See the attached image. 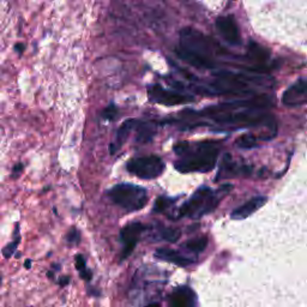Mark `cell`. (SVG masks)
I'll return each mask as SVG.
<instances>
[{
    "mask_svg": "<svg viewBox=\"0 0 307 307\" xmlns=\"http://www.w3.org/2000/svg\"><path fill=\"white\" fill-rule=\"evenodd\" d=\"M272 102L267 95H254L245 100L228 101L224 104L210 106L202 111L182 112V119H194L187 126V129H194L196 126H227L231 130L247 127H264L277 131V126L272 115L268 112Z\"/></svg>",
    "mask_w": 307,
    "mask_h": 307,
    "instance_id": "6da1fadb",
    "label": "cell"
},
{
    "mask_svg": "<svg viewBox=\"0 0 307 307\" xmlns=\"http://www.w3.org/2000/svg\"><path fill=\"white\" fill-rule=\"evenodd\" d=\"M233 72L229 70H218L214 72L215 80L206 85L191 84V89L196 93L217 96V95H234V96H250L255 94V88L269 85L268 77L262 73Z\"/></svg>",
    "mask_w": 307,
    "mask_h": 307,
    "instance_id": "7a4b0ae2",
    "label": "cell"
},
{
    "mask_svg": "<svg viewBox=\"0 0 307 307\" xmlns=\"http://www.w3.org/2000/svg\"><path fill=\"white\" fill-rule=\"evenodd\" d=\"M175 52L180 59L197 69H215V57L228 54L213 39L193 28L180 32V46Z\"/></svg>",
    "mask_w": 307,
    "mask_h": 307,
    "instance_id": "3957f363",
    "label": "cell"
},
{
    "mask_svg": "<svg viewBox=\"0 0 307 307\" xmlns=\"http://www.w3.org/2000/svg\"><path fill=\"white\" fill-rule=\"evenodd\" d=\"M174 152L178 159L174 162V168L178 172L189 173H208L216 166L220 156L221 142H179L174 145Z\"/></svg>",
    "mask_w": 307,
    "mask_h": 307,
    "instance_id": "277c9868",
    "label": "cell"
},
{
    "mask_svg": "<svg viewBox=\"0 0 307 307\" xmlns=\"http://www.w3.org/2000/svg\"><path fill=\"white\" fill-rule=\"evenodd\" d=\"M232 190V185L221 186L218 190H213L208 186H202L194 192L190 199H187L179 208L178 215L174 218L189 217L192 220H199L206 215L213 213L220 204L221 200Z\"/></svg>",
    "mask_w": 307,
    "mask_h": 307,
    "instance_id": "5b68a950",
    "label": "cell"
},
{
    "mask_svg": "<svg viewBox=\"0 0 307 307\" xmlns=\"http://www.w3.org/2000/svg\"><path fill=\"white\" fill-rule=\"evenodd\" d=\"M108 198L113 204L127 213L139 211L148 203V191L135 184L121 183L107 191Z\"/></svg>",
    "mask_w": 307,
    "mask_h": 307,
    "instance_id": "8992f818",
    "label": "cell"
},
{
    "mask_svg": "<svg viewBox=\"0 0 307 307\" xmlns=\"http://www.w3.org/2000/svg\"><path fill=\"white\" fill-rule=\"evenodd\" d=\"M126 169L139 179L152 180L162 175L166 169V163L159 156L148 155L130 160L126 165Z\"/></svg>",
    "mask_w": 307,
    "mask_h": 307,
    "instance_id": "52a82bcc",
    "label": "cell"
},
{
    "mask_svg": "<svg viewBox=\"0 0 307 307\" xmlns=\"http://www.w3.org/2000/svg\"><path fill=\"white\" fill-rule=\"evenodd\" d=\"M146 91H148V96L150 101L154 102V104L167 106V107L186 105L194 100L193 95L180 93V91H176V90L166 89V88L161 87L160 84L148 85V89H146Z\"/></svg>",
    "mask_w": 307,
    "mask_h": 307,
    "instance_id": "ba28073f",
    "label": "cell"
},
{
    "mask_svg": "<svg viewBox=\"0 0 307 307\" xmlns=\"http://www.w3.org/2000/svg\"><path fill=\"white\" fill-rule=\"evenodd\" d=\"M146 229L145 224L142 222H132L126 224L120 231V241L122 244V252H121V261H124L132 253L135 247L137 246L139 239L142 234Z\"/></svg>",
    "mask_w": 307,
    "mask_h": 307,
    "instance_id": "9c48e42d",
    "label": "cell"
},
{
    "mask_svg": "<svg viewBox=\"0 0 307 307\" xmlns=\"http://www.w3.org/2000/svg\"><path fill=\"white\" fill-rule=\"evenodd\" d=\"M307 101V82L306 78H300L292 84L282 95V104L286 107H299Z\"/></svg>",
    "mask_w": 307,
    "mask_h": 307,
    "instance_id": "30bf717a",
    "label": "cell"
},
{
    "mask_svg": "<svg viewBox=\"0 0 307 307\" xmlns=\"http://www.w3.org/2000/svg\"><path fill=\"white\" fill-rule=\"evenodd\" d=\"M216 28L223 40L232 46H239L241 43L240 30L233 16L218 17L216 20Z\"/></svg>",
    "mask_w": 307,
    "mask_h": 307,
    "instance_id": "8fae6325",
    "label": "cell"
},
{
    "mask_svg": "<svg viewBox=\"0 0 307 307\" xmlns=\"http://www.w3.org/2000/svg\"><path fill=\"white\" fill-rule=\"evenodd\" d=\"M252 172V166L243 165V163H239L234 161L232 159L229 154H226L222 159V163H221L220 169L216 175L215 180H222V179H228V178H235L239 175H248Z\"/></svg>",
    "mask_w": 307,
    "mask_h": 307,
    "instance_id": "7c38bea8",
    "label": "cell"
},
{
    "mask_svg": "<svg viewBox=\"0 0 307 307\" xmlns=\"http://www.w3.org/2000/svg\"><path fill=\"white\" fill-rule=\"evenodd\" d=\"M267 202H268V197L255 196L253 198L248 199L246 203L241 204L240 207H238L237 209L232 211L231 218L235 221L245 220V218L251 216L252 214H254L258 209H261L262 207H264Z\"/></svg>",
    "mask_w": 307,
    "mask_h": 307,
    "instance_id": "4fadbf2b",
    "label": "cell"
},
{
    "mask_svg": "<svg viewBox=\"0 0 307 307\" xmlns=\"http://www.w3.org/2000/svg\"><path fill=\"white\" fill-rule=\"evenodd\" d=\"M168 302L174 307H192L197 305V295L190 287H178L169 294Z\"/></svg>",
    "mask_w": 307,
    "mask_h": 307,
    "instance_id": "5bb4252c",
    "label": "cell"
},
{
    "mask_svg": "<svg viewBox=\"0 0 307 307\" xmlns=\"http://www.w3.org/2000/svg\"><path fill=\"white\" fill-rule=\"evenodd\" d=\"M155 257L161 259V261L172 263V264L176 265V267L182 268H187L194 263V261L191 257H187V255L183 254L182 252L167 247L158 248L155 252Z\"/></svg>",
    "mask_w": 307,
    "mask_h": 307,
    "instance_id": "9a60e30c",
    "label": "cell"
},
{
    "mask_svg": "<svg viewBox=\"0 0 307 307\" xmlns=\"http://www.w3.org/2000/svg\"><path fill=\"white\" fill-rule=\"evenodd\" d=\"M134 131L136 132L135 141L139 144H146L151 142L158 132V124L155 121L137 120Z\"/></svg>",
    "mask_w": 307,
    "mask_h": 307,
    "instance_id": "2e32d148",
    "label": "cell"
},
{
    "mask_svg": "<svg viewBox=\"0 0 307 307\" xmlns=\"http://www.w3.org/2000/svg\"><path fill=\"white\" fill-rule=\"evenodd\" d=\"M136 122H137V119H127V120H125L120 125V127H119L117 131V135H115V141L112 142L111 145H109V152H111V155L117 154L118 150L121 148L130 134L135 130Z\"/></svg>",
    "mask_w": 307,
    "mask_h": 307,
    "instance_id": "e0dca14e",
    "label": "cell"
},
{
    "mask_svg": "<svg viewBox=\"0 0 307 307\" xmlns=\"http://www.w3.org/2000/svg\"><path fill=\"white\" fill-rule=\"evenodd\" d=\"M208 246V238L207 237H199L196 239H191L187 240L185 244L183 245L184 250L187 252H192L194 254H198L200 252H203Z\"/></svg>",
    "mask_w": 307,
    "mask_h": 307,
    "instance_id": "ac0fdd59",
    "label": "cell"
},
{
    "mask_svg": "<svg viewBox=\"0 0 307 307\" xmlns=\"http://www.w3.org/2000/svg\"><path fill=\"white\" fill-rule=\"evenodd\" d=\"M258 141H261V138L257 137V136L252 134H246L240 136V137L237 139V142H235V144H237L238 148L248 150V149L255 148V146L258 145Z\"/></svg>",
    "mask_w": 307,
    "mask_h": 307,
    "instance_id": "d6986e66",
    "label": "cell"
},
{
    "mask_svg": "<svg viewBox=\"0 0 307 307\" xmlns=\"http://www.w3.org/2000/svg\"><path fill=\"white\" fill-rule=\"evenodd\" d=\"M182 235V232L176 228H170V227H163L159 231V238L161 240L168 241V243H175L176 240Z\"/></svg>",
    "mask_w": 307,
    "mask_h": 307,
    "instance_id": "ffe728a7",
    "label": "cell"
},
{
    "mask_svg": "<svg viewBox=\"0 0 307 307\" xmlns=\"http://www.w3.org/2000/svg\"><path fill=\"white\" fill-rule=\"evenodd\" d=\"M175 203V199L169 197H159L155 202V207L152 208V213H165L169 207Z\"/></svg>",
    "mask_w": 307,
    "mask_h": 307,
    "instance_id": "44dd1931",
    "label": "cell"
},
{
    "mask_svg": "<svg viewBox=\"0 0 307 307\" xmlns=\"http://www.w3.org/2000/svg\"><path fill=\"white\" fill-rule=\"evenodd\" d=\"M118 114V108L114 104H111L108 107H106V109L102 112V118L107 121H113L115 118H117Z\"/></svg>",
    "mask_w": 307,
    "mask_h": 307,
    "instance_id": "7402d4cb",
    "label": "cell"
},
{
    "mask_svg": "<svg viewBox=\"0 0 307 307\" xmlns=\"http://www.w3.org/2000/svg\"><path fill=\"white\" fill-rule=\"evenodd\" d=\"M66 240L69 244H80L81 241V232L76 229V228H72L69 233H67Z\"/></svg>",
    "mask_w": 307,
    "mask_h": 307,
    "instance_id": "603a6c76",
    "label": "cell"
},
{
    "mask_svg": "<svg viewBox=\"0 0 307 307\" xmlns=\"http://www.w3.org/2000/svg\"><path fill=\"white\" fill-rule=\"evenodd\" d=\"M19 244V238H17L16 239V241H13L12 244H10V245H8V246H6L5 248H4V251H3V253H4V255L6 258H9V257H11V255L13 254V252L16 251V247H17V245Z\"/></svg>",
    "mask_w": 307,
    "mask_h": 307,
    "instance_id": "cb8c5ba5",
    "label": "cell"
},
{
    "mask_svg": "<svg viewBox=\"0 0 307 307\" xmlns=\"http://www.w3.org/2000/svg\"><path fill=\"white\" fill-rule=\"evenodd\" d=\"M87 268V263H85V259L82 254H77L76 255V269L78 271L84 270V269Z\"/></svg>",
    "mask_w": 307,
    "mask_h": 307,
    "instance_id": "d4e9b609",
    "label": "cell"
},
{
    "mask_svg": "<svg viewBox=\"0 0 307 307\" xmlns=\"http://www.w3.org/2000/svg\"><path fill=\"white\" fill-rule=\"evenodd\" d=\"M80 275H81V277L83 278V279H87V281H90L91 279V277H93V272H91L89 269H87L85 268L84 270H82L81 272H80Z\"/></svg>",
    "mask_w": 307,
    "mask_h": 307,
    "instance_id": "484cf974",
    "label": "cell"
},
{
    "mask_svg": "<svg viewBox=\"0 0 307 307\" xmlns=\"http://www.w3.org/2000/svg\"><path fill=\"white\" fill-rule=\"evenodd\" d=\"M23 168H24V166L23 165H17L15 166V168H13V173H16L17 175H18V174H20V172L23 170Z\"/></svg>",
    "mask_w": 307,
    "mask_h": 307,
    "instance_id": "4316f807",
    "label": "cell"
},
{
    "mask_svg": "<svg viewBox=\"0 0 307 307\" xmlns=\"http://www.w3.org/2000/svg\"><path fill=\"white\" fill-rule=\"evenodd\" d=\"M69 282H70V277H66V276H65V277H61V279L59 281V285L64 287V286H66Z\"/></svg>",
    "mask_w": 307,
    "mask_h": 307,
    "instance_id": "83f0119b",
    "label": "cell"
},
{
    "mask_svg": "<svg viewBox=\"0 0 307 307\" xmlns=\"http://www.w3.org/2000/svg\"><path fill=\"white\" fill-rule=\"evenodd\" d=\"M16 49L18 50L19 53H22V52H23V49H24V46L20 45V43H19V45H17V46H16Z\"/></svg>",
    "mask_w": 307,
    "mask_h": 307,
    "instance_id": "f1b7e54d",
    "label": "cell"
},
{
    "mask_svg": "<svg viewBox=\"0 0 307 307\" xmlns=\"http://www.w3.org/2000/svg\"><path fill=\"white\" fill-rule=\"evenodd\" d=\"M25 267H27V268H30V262H29V261L25 263Z\"/></svg>",
    "mask_w": 307,
    "mask_h": 307,
    "instance_id": "f546056e",
    "label": "cell"
},
{
    "mask_svg": "<svg viewBox=\"0 0 307 307\" xmlns=\"http://www.w3.org/2000/svg\"><path fill=\"white\" fill-rule=\"evenodd\" d=\"M0 282H2V274H0Z\"/></svg>",
    "mask_w": 307,
    "mask_h": 307,
    "instance_id": "4dcf8cb0",
    "label": "cell"
}]
</instances>
